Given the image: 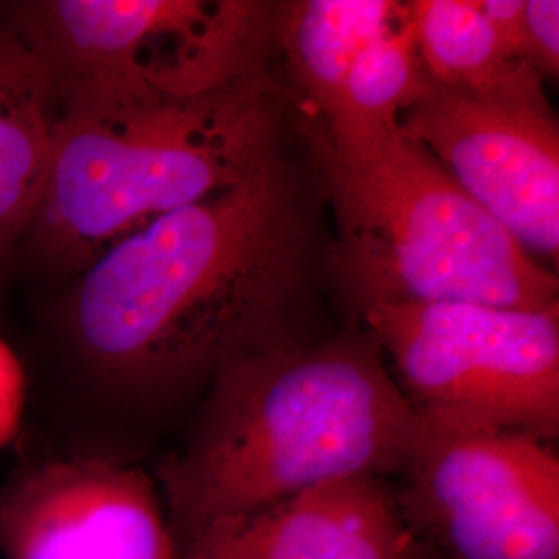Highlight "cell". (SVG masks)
<instances>
[{
  "label": "cell",
  "mask_w": 559,
  "mask_h": 559,
  "mask_svg": "<svg viewBox=\"0 0 559 559\" xmlns=\"http://www.w3.org/2000/svg\"><path fill=\"white\" fill-rule=\"evenodd\" d=\"M272 62L191 96L60 104L40 207L25 240L81 272L117 240L258 173L295 112Z\"/></svg>",
  "instance_id": "3957f363"
},
{
  "label": "cell",
  "mask_w": 559,
  "mask_h": 559,
  "mask_svg": "<svg viewBox=\"0 0 559 559\" xmlns=\"http://www.w3.org/2000/svg\"><path fill=\"white\" fill-rule=\"evenodd\" d=\"M302 124L336 216L330 267L360 311L378 302L558 307L556 274L399 129L338 150Z\"/></svg>",
  "instance_id": "277c9868"
},
{
  "label": "cell",
  "mask_w": 559,
  "mask_h": 559,
  "mask_svg": "<svg viewBox=\"0 0 559 559\" xmlns=\"http://www.w3.org/2000/svg\"><path fill=\"white\" fill-rule=\"evenodd\" d=\"M479 4L506 55L526 64V0H479Z\"/></svg>",
  "instance_id": "2e32d148"
},
{
  "label": "cell",
  "mask_w": 559,
  "mask_h": 559,
  "mask_svg": "<svg viewBox=\"0 0 559 559\" xmlns=\"http://www.w3.org/2000/svg\"><path fill=\"white\" fill-rule=\"evenodd\" d=\"M158 480L175 551L222 522L334 480L402 475L420 415L371 336L309 340L222 365Z\"/></svg>",
  "instance_id": "7a4b0ae2"
},
{
  "label": "cell",
  "mask_w": 559,
  "mask_h": 559,
  "mask_svg": "<svg viewBox=\"0 0 559 559\" xmlns=\"http://www.w3.org/2000/svg\"><path fill=\"white\" fill-rule=\"evenodd\" d=\"M362 316L420 415L545 441L558 436V307L378 302Z\"/></svg>",
  "instance_id": "8992f818"
},
{
  "label": "cell",
  "mask_w": 559,
  "mask_h": 559,
  "mask_svg": "<svg viewBox=\"0 0 559 559\" xmlns=\"http://www.w3.org/2000/svg\"><path fill=\"white\" fill-rule=\"evenodd\" d=\"M25 400V378L13 350L0 340V448L20 427Z\"/></svg>",
  "instance_id": "e0dca14e"
},
{
  "label": "cell",
  "mask_w": 559,
  "mask_h": 559,
  "mask_svg": "<svg viewBox=\"0 0 559 559\" xmlns=\"http://www.w3.org/2000/svg\"><path fill=\"white\" fill-rule=\"evenodd\" d=\"M427 85L415 32L402 4L399 23L355 60L332 112L309 124L332 147H362L396 131L400 117Z\"/></svg>",
  "instance_id": "5bb4252c"
},
{
  "label": "cell",
  "mask_w": 559,
  "mask_h": 559,
  "mask_svg": "<svg viewBox=\"0 0 559 559\" xmlns=\"http://www.w3.org/2000/svg\"><path fill=\"white\" fill-rule=\"evenodd\" d=\"M526 64L540 80H558L559 2L526 0Z\"/></svg>",
  "instance_id": "9a60e30c"
},
{
  "label": "cell",
  "mask_w": 559,
  "mask_h": 559,
  "mask_svg": "<svg viewBox=\"0 0 559 559\" xmlns=\"http://www.w3.org/2000/svg\"><path fill=\"white\" fill-rule=\"evenodd\" d=\"M380 477L334 480L222 522L177 559H433Z\"/></svg>",
  "instance_id": "30bf717a"
},
{
  "label": "cell",
  "mask_w": 559,
  "mask_h": 559,
  "mask_svg": "<svg viewBox=\"0 0 559 559\" xmlns=\"http://www.w3.org/2000/svg\"><path fill=\"white\" fill-rule=\"evenodd\" d=\"M313 191L284 150L90 261L69 330L92 378L129 399H168L230 360L309 342L323 261Z\"/></svg>",
  "instance_id": "6da1fadb"
},
{
  "label": "cell",
  "mask_w": 559,
  "mask_h": 559,
  "mask_svg": "<svg viewBox=\"0 0 559 559\" xmlns=\"http://www.w3.org/2000/svg\"><path fill=\"white\" fill-rule=\"evenodd\" d=\"M402 17L392 0H305L280 4L276 50L302 96V108L323 120L338 102L360 52Z\"/></svg>",
  "instance_id": "7c38bea8"
},
{
  "label": "cell",
  "mask_w": 559,
  "mask_h": 559,
  "mask_svg": "<svg viewBox=\"0 0 559 559\" xmlns=\"http://www.w3.org/2000/svg\"><path fill=\"white\" fill-rule=\"evenodd\" d=\"M59 119L50 69L11 23L0 25V270L40 207Z\"/></svg>",
  "instance_id": "8fae6325"
},
{
  "label": "cell",
  "mask_w": 559,
  "mask_h": 559,
  "mask_svg": "<svg viewBox=\"0 0 559 559\" xmlns=\"http://www.w3.org/2000/svg\"><path fill=\"white\" fill-rule=\"evenodd\" d=\"M278 13L247 0H40L9 23L69 104L221 87L272 62Z\"/></svg>",
  "instance_id": "5b68a950"
},
{
  "label": "cell",
  "mask_w": 559,
  "mask_h": 559,
  "mask_svg": "<svg viewBox=\"0 0 559 559\" xmlns=\"http://www.w3.org/2000/svg\"><path fill=\"white\" fill-rule=\"evenodd\" d=\"M460 189L533 258L558 261L559 127L543 85L471 94L425 92L399 120Z\"/></svg>",
  "instance_id": "ba28073f"
},
{
  "label": "cell",
  "mask_w": 559,
  "mask_h": 559,
  "mask_svg": "<svg viewBox=\"0 0 559 559\" xmlns=\"http://www.w3.org/2000/svg\"><path fill=\"white\" fill-rule=\"evenodd\" d=\"M400 477L402 514L433 551L559 559V460L549 441L420 415Z\"/></svg>",
  "instance_id": "52a82bcc"
},
{
  "label": "cell",
  "mask_w": 559,
  "mask_h": 559,
  "mask_svg": "<svg viewBox=\"0 0 559 559\" xmlns=\"http://www.w3.org/2000/svg\"><path fill=\"white\" fill-rule=\"evenodd\" d=\"M404 15L415 32L420 64L438 87L471 94H503L543 85L524 62L510 59L473 0L404 2Z\"/></svg>",
  "instance_id": "4fadbf2b"
},
{
  "label": "cell",
  "mask_w": 559,
  "mask_h": 559,
  "mask_svg": "<svg viewBox=\"0 0 559 559\" xmlns=\"http://www.w3.org/2000/svg\"><path fill=\"white\" fill-rule=\"evenodd\" d=\"M4 559H177L160 493L141 468L50 459L0 487Z\"/></svg>",
  "instance_id": "9c48e42d"
}]
</instances>
